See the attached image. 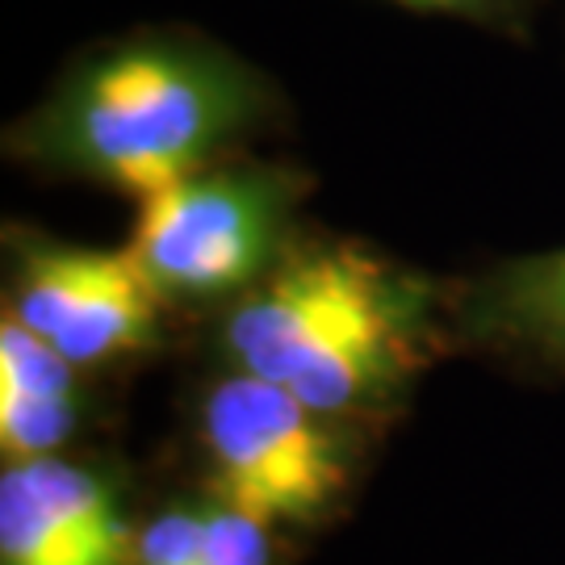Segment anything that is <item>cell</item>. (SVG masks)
Here are the masks:
<instances>
[{
    "mask_svg": "<svg viewBox=\"0 0 565 565\" xmlns=\"http://www.w3.org/2000/svg\"><path fill=\"white\" fill-rule=\"evenodd\" d=\"M415 9H465V4H478V0H403Z\"/></svg>",
    "mask_w": 565,
    "mask_h": 565,
    "instance_id": "cell-11",
    "label": "cell"
},
{
    "mask_svg": "<svg viewBox=\"0 0 565 565\" xmlns=\"http://www.w3.org/2000/svg\"><path fill=\"white\" fill-rule=\"evenodd\" d=\"M135 532L114 486L84 465L9 461L0 478V565H126Z\"/></svg>",
    "mask_w": 565,
    "mask_h": 565,
    "instance_id": "cell-6",
    "label": "cell"
},
{
    "mask_svg": "<svg viewBox=\"0 0 565 565\" xmlns=\"http://www.w3.org/2000/svg\"><path fill=\"white\" fill-rule=\"evenodd\" d=\"M419 289L356 247L302 252L264 273L226 319L243 373L340 415L403 382L419 352Z\"/></svg>",
    "mask_w": 565,
    "mask_h": 565,
    "instance_id": "cell-1",
    "label": "cell"
},
{
    "mask_svg": "<svg viewBox=\"0 0 565 565\" xmlns=\"http://www.w3.org/2000/svg\"><path fill=\"white\" fill-rule=\"evenodd\" d=\"M285 214L289 181L277 172H198L142 198L126 252L160 298H223L268 273Z\"/></svg>",
    "mask_w": 565,
    "mask_h": 565,
    "instance_id": "cell-3",
    "label": "cell"
},
{
    "mask_svg": "<svg viewBox=\"0 0 565 565\" xmlns=\"http://www.w3.org/2000/svg\"><path fill=\"white\" fill-rule=\"evenodd\" d=\"M205 536V507L181 503L160 511L151 524L135 532L126 565H198Z\"/></svg>",
    "mask_w": 565,
    "mask_h": 565,
    "instance_id": "cell-10",
    "label": "cell"
},
{
    "mask_svg": "<svg viewBox=\"0 0 565 565\" xmlns=\"http://www.w3.org/2000/svg\"><path fill=\"white\" fill-rule=\"evenodd\" d=\"M202 445L218 499L260 524H310L348 473L323 411L243 369L205 394Z\"/></svg>",
    "mask_w": 565,
    "mask_h": 565,
    "instance_id": "cell-4",
    "label": "cell"
},
{
    "mask_svg": "<svg viewBox=\"0 0 565 565\" xmlns=\"http://www.w3.org/2000/svg\"><path fill=\"white\" fill-rule=\"evenodd\" d=\"M478 323L536 352L565 356V247L511 264L486 285Z\"/></svg>",
    "mask_w": 565,
    "mask_h": 565,
    "instance_id": "cell-8",
    "label": "cell"
},
{
    "mask_svg": "<svg viewBox=\"0 0 565 565\" xmlns=\"http://www.w3.org/2000/svg\"><path fill=\"white\" fill-rule=\"evenodd\" d=\"M63 352L4 310L0 323V448L9 461L55 457L76 431V382Z\"/></svg>",
    "mask_w": 565,
    "mask_h": 565,
    "instance_id": "cell-7",
    "label": "cell"
},
{
    "mask_svg": "<svg viewBox=\"0 0 565 565\" xmlns=\"http://www.w3.org/2000/svg\"><path fill=\"white\" fill-rule=\"evenodd\" d=\"M9 315L81 369L156 340L160 294L130 252L34 247L21 256Z\"/></svg>",
    "mask_w": 565,
    "mask_h": 565,
    "instance_id": "cell-5",
    "label": "cell"
},
{
    "mask_svg": "<svg viewBox=\"0 0 565 565\" xmlns=\"http://www.w3.org/2000/svg\"><path fill=\"white\" fill-rule=\"evenodd\" d=\"M247 109V84L226 63L177 46H135L88 67L63 93L39 121L34 151L142 202L205 172Z\"/></svg>",
    "mask_w": 565,
    "mask_h": 565,
    "instance_id": "cell-2",
    "label": "cell"
},
{
    "mask_svg": "<svg viewBox=\"0 0 565 565\" xmlns=\"http://www.w3.org/2000/svg\"><path fill=\"white\" fill-rule=\"evenodd\" d=\"M198 565H273L268 524L223 499L205 503V536Z\"/></svg>",
    "mask_w": 565,
    "mask_h": 565,
    "instance_id": "cell-9",
    "label": "cell"
}]
</instances>
